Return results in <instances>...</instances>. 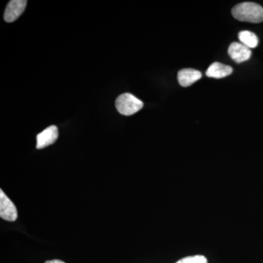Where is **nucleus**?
Masks as SVG:
<instances>
[{
	"label": "nucleus",
	"instance_id": "obj_1",
	"mask_svg": "<svg viewBox=\"0 0 263 263\" xmlns=\"http://www.w3.org/2000/svg\"><path fill=\"white\" fill-rule=\"evenodd\" d=\"M232 15L240 22L261 23L263 22V8L257 3H240L232 9Z\"/></svg>",
	"mask_w": 263,
	"mask_h": 263
},
{
	"label": "nucleus",
	"instance_id": "obj_2",
	"mask_svg": "<svg viewBox=\"0 0 263 263\" xmlns=\"http://www.w3.org/2000/svg\"><path fill=\"white\" fill-rule=\"evenodd\" d=\"M118 111L124 116H131L139 111L143 107V103L134 95L125 93L118 97L116 100Z\"/></svg>",
	"mask_w": 263,
	"mask_h": 263
},
{
	"label": "nucleus",
	"instance_id": "obj_3",
	"mask_svg": "<svg viewBox=\"0 0 263 263\" xmlns=\"http://www.w3.org/2000/svg\"><path fill=\"white\" fill-rule=\"evenodd\" d=\"M0 216L2 219L9 221H14L18 217L14 204L2 190H0Z\"/></svg>",
	"mask_w": 263,
	"mask_h": 263
},
{
	"label": "nucleus",
	"instance_id": "obj_4",
	"mask_svg": "<svg viewBox=\"0 0 263 263\" xmlns=\"http://www.w3.org/2000/svg\"><path fill=\"white\" fill-rule=\"evenodd\" d=\"M27 2L25 0H12L7 5L5 9L4 19L8 23L15 22L24 13L27 6Z\"/></svg>",
	"mask_w": 263,
	"mask_h": 263
},
{
	"label": "nucleus",
	"instance_id": "obj_5",
	"mask_svg": "<svg viewBox=\"0 0 263 263\" xmlns=\"http://www.w3.org/2000/svg\"><path fill=\"white\" fill-rule=\"evenodd\" d=\"M58 136V128L54 125L50 126L37 135L36 148L41 149L53 144L56 142Z\"/></svg>",
	"mask_w": 263,
	"mask_h": 263
},
{
	"label": "nucleus",
	"instance_id": "obj_6",
	"mask_svg": "<svg viewBox=\"0 0 263 263\" xmlns=\"http://www.w3.org/2000/svg\"><path fill=\"white\" fill-rule=\"evenodd\" d=\"M230 57L237 63L247 61L250 59L252 51L250 48L239 43H233L228 48Z\"/></svg>",
	"mask_w": 263,
	"mask_h": 263
},
{
	"label": "nucleus",
	"instance_id": "obj_7",
	"mask_svg": "<svg viewBox=\"0 0 263 263\" xmlns=\"http://www.w3.org/2000/svg\"><path fill=\"white\" fill-rule=\"evenodd\" d=\"M202 73L195 69L186 68L179 71L178 73V81L181 86L187 87L197 81L200 80Z\"/></svg>",
	"mask_w": 263,
	"mask_h": 263
},
{
	"label": "nucleus",
	"instance_id": "obj_8",
	"mask_svg": "<svg viewBox=\"0 0 263 263\" xmlns=\"http://www.w3.org/2000/svg\"><path fill=\"white\" fill-rule=\"evenodd\" d=\"M233 72V68L230 66L223 65L219 62H214L208 68L206 76L209 78L219 79L230 76Z\"/></svg>",
	"mask_w": 263,
	"mask_h": 263
},
{
	"label": "nucleus",
	"instance_id": "obj_9",
	"mask_svg": "<svg viewBox=\"0 0 263 263\" xmlns=\"http://www.w3.org/2000/svg\"><path fill=\"white\" fill-rule=\"evenodd\" d=\"M238 37L242 44L249 48H254L258 45V37L254 33L249 31H241L238 34Z\"/></svg>",
	"mask_w": 263,
	"mask_h": 263
},
{
	"label": "nucleus",
	"instance_id": "obj_10",
	"mask_svg": "<svg viewBox=\"0 0 263 263\" xmlns=\"http://www.w3.org/2000/svg\"><path fill=\"white\" fill-rule=\"evenodd\" d=\"M176 263H208L206 257L202 255L190 256L177 261Z\"/></svg>",
	"mask_w": 263,
	"mask_h": 263
},
{
	"label": "nucleus",
	"instance_id": "obj_11",
	"mask_svg": "<svg viewBox=\"0 0 263 263\" xmlns=\"http://www.w3.org/2000/svg\"><path fill=\"white\" fill-rule=\"evenodd\" d=\"M45 263H65L62 260H59V259H53V260L46 261Z\"/></svg>",
	"mask_w": 263,
	"mask_h": 263
}]
</instances>
